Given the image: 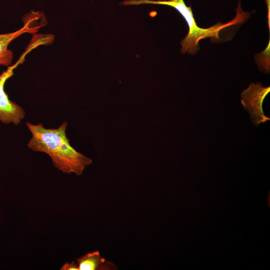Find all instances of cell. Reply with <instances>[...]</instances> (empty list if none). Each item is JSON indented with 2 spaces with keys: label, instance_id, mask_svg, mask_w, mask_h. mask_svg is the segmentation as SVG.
Masks as SVG:
<instances>
[{
  "label": "cell",
  "instance_id": "7a4b0ae2",
  "mask_svg": "<svg viewBox=\"0 0 270 270\" xmlns=\"http://www.w3.org/2000/svg\"><path fill=\"white\" fill-rule=\"evenodd\" d=\"M141 4H159L172 6L177 10L186 20L189 28L188 34L182 40L181 52L195 54L199 50L200 41L208 38L220 39V32L228 26L237 24L246 20L249 16L242 10L240 2L236 10V16L231 21L222 24L218 22L208 28L199 27L195 21L191 6H187L184 0H126L120 4L124 6H138Z\"/></svg>",
  "mask_w": 270,
  "mask_h": 270
},
{
  "label": "cell",
  "instance_id": "ba28073f",
  "mask_svg": "<svg viewBox=\"0 0 270 270\" xmlns=\"http://www.w3.org/2000/svg\"><path fill=\"white\" fill-rule=\"evenodd\" d=\"M60 270H79L77 262L72 261L70 262H66L60 268Z\"/></svg>",
  "mask_w": 270,
  "mask_h": 270
},
{
  "label": "cell",
  "instance_id": "3957f363",
  "mask_svg": "<svg viewBox=\"0 0 270 270\" xmlns=\"http://www.w3.org/2000/svg\"><path fill=\"white\" fill-rule=\"evenodd\" d=\"M25 54L14 64L8 67L0 74V122L4 124L18 125L25 116L22 108L10 100L4 90L6 80L14 74V70L22 63Z\"/></svg>",
  "mask_w": 270,
  "mask_h": 270
},
{
  "label": "cell",
  "instance_id": "5b68a950",
  "mask_svg": "<svg viewBox=\"0 0 270 270\" xmlns=\"http://www.w3.org/2000/svg\"><path fill=\"white\" fill-rule=\"evenodd\" d=\"M270 91L269 86H264L260 82L251 83L241 94V102L256 126L270 120L265 116L262 108L264 100Z\"/></svg>",
  "mask_w": 270,
  "mask_h": 270
},
{
  "label": "cell",
  "instance_id": "9c48e42d",
  "mask_svg": "<svg viewBox=\"0 0 270 270\" xmlns=\"http://www.w3.org/2000/svg\"><path fill=\"white\" fill-rule=\"evenodd\" d=\"M268 8V24L269 30L270 29V0H265Z\"/></svg>",
  "mask_w": 270,
  "mask_h": 270
},
{
  "label": "cell",
  "instance_id": "8992f818",
  "mask_svg": "<svg viewBox=\"0 0 270 270\" xmlns=\"http://www.w3.org/2000/svg\"><path fill=\"white\" fill-rule=\"evenodd\" d=\"M76 260L79 270H117L116 264L102 258L98 251L88 252Z\"/></svg>",
  "mask_w": 270,
  "mask_h": 270
},
{
  "label": "cell",
  "instance_id": "6da1fadb",
  "mask_svg": "<svg viewBox=\"0 0 270 270\" xmlns=\"http://www.w3.org/2000/svg\"><path fill=\"white\" fill-rule=\"evenodd\" d=\"M26 125L32 134L28 148L34 152H44L50 158L54 166L63 173L80 176L92 160L76 150L66 136L68 122L56 128H45L41 123Z\"/></svg>",
  "mask_w": 270,
  "mask_h": 270
},
{
  "label": "cell",
  "instance_id": "52a82bcc",
  "mask_svg": "<svg viewBox=\"0 0 270 270\" xmlns=\"http://www.w3.org/2000/svg\"><path fill=\"white\" fill-rule=\"evenodd\" d=\"M270 40L266 48L260 53L255 55V61L261 72L268 73L270 72Z\"/></svg>",
  "mask_w": 270,
  "mask_h": 270
},
{
  "label": "cell",
  "instance_id": "277c9868",
  "mask_svg": "<svg viewBox=\"0 0 270 270\" xmlns=\"http://www.w3.org/2000/svg\"><path fill=\"white\" fill-rule=\"evenodd\" d=\"M44 14L32 12L26 15L24 25L15 32L0 34V66L8 67L12 66L13 52L8 47L12 42L24 33L36 32L44 24Z\"/></svg>",
  "mask_w": 270,
  "mask_h": 270
}]
</instances>
